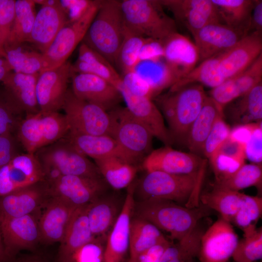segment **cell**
<instances>
[{"label":"cell","mask_w":262,"mask_h":262,"mask_svg":"<svg viewBox=\"0 0 262 262\" xmlns=\"http://www.w3.org/2000/svg\"><path fill=\"white\" fill-rule=\"evenodd\" d=\"M25 116L5 90L0 91V135L16 133Z\"/></svg>","instance_id":"cell-47"},{"label":"cell","mask_w":262,"mask_h":262,"mask_svg":"<svg viewBox=\"0 0 262 262\" xmlns=\"http://www.w3.org/2000/svg\"><path fill=\"white\" fill-rule=\"evenodd\" d=\"M88 205L77 208L74 210L60 242L58 262H73L77 251L95 239L87 217Z\"/></svg>","instance_id":"cell-27"},{"label":"cell","mask_w":262,"mask_h":262,"mask_svg":"<svg viewBox=\"0 0 262 262\" xmlns=\"http://www.w3.org/2000/svg\"><path fill=\"white\" fill-rule=\"evenodd\" d=\"M261 54L262 33H248L230 48L217 55L223 76L227 79L243 71Z\"/></svg>","instance_id":"cell-20"},{"label":"cell","mask_w":262,"mask_h":262,"mask_svg":"<svg viewBox=\"0 0 262 262\" xmlns=\"http://www.w3.org/2000/svg\"><path fill=\"white\" fill-rule=\"evenodd\" d=\"M15 262H46V261L41 257L32 255L20 258Z\"/></svg>","instance_id":"cell-60"},{"label":"cell","mask_w":262,"mask_h":262,"mask_svg":"<svg viewBox=\"0 0 262 262\" xmlns=\"http://www.w3.org/2000/svg\"><path fill=\"white\" fill-rule=\"evenodd\" d=\"M39 74H23L12 71L2 81L5 92L25 115L40 111L36 95Z\"/></svg>","instance_id":"cell-28"},{"label":"cell","mask_w":262,"mask_h":262,"mask_svg":"<svg viewBox=\"0 0 262 262\" xmlns=\"http://www.w3.org/2000/svg\"><path fill=\"white\" fill-rule=\"evenodd\" d=\"M118 90L130 114L142 123L153 137L160 140L165 146H170L174 140L164 124L162 113L151 99L132 94L122 83Z\"/></svg>","instance_id":"cell-19"},{"label":"cell","mask_w":262,"mask_h":262,"mask_svg":"<svg viewBox=\"0 0 262 262\" xmlns=\"http://www.w3.org/2000/svg\"><path fill=\"white\" fill-rule=\"evenodd\" d=\"M134 189L129 186L120 213L108 233L103 262H122L129 248L130 223L133 214Z\"/></svg>","instance_id":"cell-23"},{"label":"cell","mask_w":262,"mask_h":262,"mask_svg":"<svg viewBox=\"0 0 262 262\" xmlns=\"http://www.w3.org/2000/svg\"><path fill=\"white\" fill-rule=\"evenodd\" d=\"M94 161L106 183L116 190L130 186L137 171L135 165L118 157L110 156Z\"/></svg>","instance_id":"cell-35"},{"label":"cell","mask_w":262,"mask_h":262,"mask_svg":"<svg viewBox=\"0 0 262 262\" xmlns=\"http://www.w3.org/2000/svg\"><path fill=\"white\" fill-rule=\"evenodd\" d=\"M224 115V108L207 96L202 108L191 125L185 143L192 153L202 152L207 137L216 120Z\"/></svg>","instance_id":"cell-31"},{"label":"cell","mask_w":262,"mask_h":262,"mask_svg":"<svg viewBox=\"0 0 262 262\" xmlns=\"http://www.w3.org/2000/svg\"><path fill=\"white\" fill-rule=\"evenodd\" d=\"M148 38L140 35L124 26V38L118 51L115 64L123 75L136 70L140 61L141 49Z\"/></svg>","instance_id":"cell-43"},{"label":"cell","mask_w":262,"mask_h":262,"mask_svg":"<svg viewBox=\"0 0 262 262\" xmlns=\"http://www.w3.org/2000/svg\"></svg>","instance_id":"cell-64"},{"label":"cell","mask_w":262,"mask_h":262,"mask_svg":"<svg viewBox=\"0 0 262 262\" xmlns=\"http://www.w3.org/2000/svg\"><path fill=\"white\" fill-rule=\"evenodd\" d=\"M69 131L64 115L39 112L25 115L16 135L25 152L34 154L41 148L64 137Z\"/></svg>","instance_id":"cell-7"},{"label":"cell","mask_w":262,"mask_h":262,"mask_svg":"<svg viewBox=\"0 0 262 262\" xmlns=\"http://www.w3.org/2000/svg\"><path fill=\"white\" fill-rule=\"evenodd\" d=\"M206 95L202 85L192 84L159 98V102L175 140L185 142L189 130L201 110Z\"/></svg>","instance_id":"cell-4"},{"label":"cell","mask_w":262,"mask_h":262,"mask_svg":"<svg viewBox=\"0 0 262 262\" xmlns=\"http://www.w3.org/2000/svg\"><path fill=\"white\" fill-rule=\"evenodd\" d=\"M13 133L0 135V168L8 163L15 156L22 153L18 151L21 146L16 135Z\"/></svg>","instance_id":"cell-55"},{"label":"cell","mask_w":262,"mask_h":262,"mask_svg":"<svg viewBox=\"0 0 262 262\" xmlns=\"http://www.w3.org/2000/svg\"><path fill=\"white\" fill-rule=\"evenodd\" d=\"M262 214V198L244 194L240 207L231 223L242 229L244 234L255 230Z\"/></svg>","instance_id":"cell-44"},{"label":"cell","mask_w":262,"mask_h":262,"mask_svg":"<svg viewBox=\"0 0 262 262\" xmlns=\"http://www.w3.org/2000/svg\"><path fill=\"white\" fill-rule=\"evenodd\" d=\"M49 196L77 208L88 205L104 195L108 184L102 177L60 175L45 180Z\"/></svg>","instance_id":"cell-10"},{"label":"cell","mask_w":262,"mask_h":262,"mask_svg":"<svg viewBox=\"0 0 262 262\" xmlns=\"http://www.w3.org/2000/svg\"><path fill=\"white\" fill-rule=\"evenodd\" d=\"M65 137L79 151L94 160L115 156L131 164L115 140L110 135H89L68 131Z\"/></svg>","instance_id":"cell-30"},{"label":"cell","mask_w":262,"mask_h":262,"mask_svg":"<svg viewBox=\"0 0 262 262\" xmlns=\"http://www.w3.org/2000/svg\"><path fill=\"white\" fill-rule=\"evenodd\" d=\"M159 2L173 13L175 19L193 36L209 24L221 23L212 0H162Z\"/></svg>","instance_id":"cell-17"},{"label":"cell","mask_w":262,"mask_h":262,"mask_svg":"<svg viewBox=\"0 0 262 262\" xmlns=\"http://www.w3.org/2000/svg\"><path fill=\"white\" fill-rule=\"evenodd\" d=\"M22 45L4 48L5 59L12 71L32 74L46 70L47 65L43 53L25 48Z\"/></svg>","instance_id":"cell-40"},{"label":"cell","mask_w":262,"mask_h":262,"mask_svg":"<svg viewBox=\"0 0 262 262\" xmlns=\"http://www.w3.org/2000/svg\"><path fill=\"white\" fill-rule=\"evenodd\" d=\"M244 194L213 184L211 190L199 196V200L200 203L217 212L222 218L231 224Z\"/></svg>","instance_id":"cell-36"},{"label":"cell","mask_w":262,"mask_h":262,"mask_svg":"<svg viewBox=\"0 0 262 262\" xmlns=\"http://www.w3.org/2000/svg\"><path fill=\"white\" fill-rule=\"evenodd\" d=\"M124 26L147 38L163 42L177 32L175 20L164 12L159 0L120 1Z\"/></svg>","instance_id":"cell-5"},{"label":"cell","mask_w":262,"mask_h":262,"mask_svg":"<svg viewBox=\"0 0 262 262\" xmlns=\"http://www.w3.org/2000/svg\"><path fill=\"white\" fill-rule=\"evenodd\" d=\"M71 64L62 65L40 72L36 85V95L41 112H58L64 102L71 77Z\"/></svg>","instance_id":"cell-14"},{"label":"cell","mask_w":262,"mask_h":262,"mask_svg":"<svg viewBox=\"0 0 262 262\" xmlns=\"http://www.w3.org/2000/svg\"><path fill=\"white\" fill-rule=\"evenodd\" d=\"M74 95L81 99L94 103L107 111L122 99L120 91L106 80L83 73H71Z\"/></svg>","instance_id":"cell-21"},{"label":"cell","mask_w":262,"mask_h":262,"mask_svg":"<svg viewBox=\"0 0 262 262\" xmlns=\"http://www.w3.org/2000/svg\"><path fill=\"white\" fill-rule=\"evenodd\" d=\"M204 230L198 225L189 234L176 244L171 243L159 262H194L198 256Z\"/></svg>","instance_id":"cell-42"},{"label":"cell","mask_w":262,"mask_h":262,"mask_svg":"<svg viewBox=\"0 0 262 262\" xmlns=\"http://www.w3.org/2000/svg\"><path fill=\"white\" fill-rule=\"evenodd\" d=\"M262 164L251 163L244 164L232 176L226 180L213 184L231 191L240 190L251 186L262 189Z\"/></svg>","instance_id":"cell-45"},{"label":"cell","mask_w":262,"mask_h":262,"mask_svg":"<svg viewBox=\"0 0 262 262\" xmlns=\"http://www.w3.org/2000/svg\"><path fill=\"white\" fill-rule=\"evenodd\" d=\"M83 73L100 77L117 89L122 83V77L113 65L101 54L82 42L76 62L71 65V73Z\"/></svg>","instance_id":"cell-32"},{"label":"cell","mask_w":262,"mask_h":262,"mask_svg":"<svg viewBox=\"0 0 262 262\" xmlns=\"http://www.w3.org/2000/svg\"><path fill=\"white\" fill-rule=\"evenodd\" d=\"M120 212L115 199L104 195L88 205L87 217L95 239L102 241L112 228Z\"/></svg>","instance_id":"cell-33"},{"label":"cell","mask_w":262,"mask_h":262,"mask_svg":"<svg viewBox=\"0 0 262 262\" xmlns=\"http://www.w3.org/2000/svg\"><path fill=\"white\" fill-rule=\"evenodd\" d=\"M223 118L222 115L216 120L204 142L202 152L209 160L229 136L231 129Z\"/></svg>","instance_id":"cell-49"},{"label":"cell","mask_w":262,"mask_h":262,"mask_svg":"<svg viewBox=\"0 0 262 262\" xmlns=\"http://www.w3.org/2000/svg\"><path fill=\"white\" fill-rule=\"evenodd\" d=\"M38 220L40 241L50 244L60 243L75 210L63 200L49 196Z\"/></svg>","instance_id":"cell-26"},{"label":"cell","mask_w":262,"mask_h":262,"mask_svg":"<svg viewBox=\"0 0 262 262\" xmlns=\"http://www.w3.org/2000/svg\"><path fill=\"white\" fill-rule=\"evenodd\" d=\"M238 240L231 224L220 217L201 236L197 256L200 262H228Z\"/></svg>","instance_id":"cell-13"},{"label":"cell","mask_w":262,"mask_h":262,"mask_svg":"<svg viewBox=\"0 0 262 262\" xmlns=\"http://www.w3.org/2000/svg\"><path fill=\"white\" fill-rule=\"evenodd\" d=\"M206 161L197 154L165 146L151 151L143 160L146 172L161 171L176 175L198 174L205 169Z\"/></svg>","instance_id":"cell-12"},{"label":"cell","mask_w":262,"mask_h":262,"mask_svg":"<svg viewBox=\"0 0 262 262\" xmlns=\"http://www.w3.org/2000/svg\"><path fill=\"white\" fill-rule=\"evenodd\" d=\"M100 3L101 0H95L81 18L73 22H67L62 28L43 54L47 65L46 70L57 67L67 61L78 45L82 41Z\"/></svg>","instance_id":"cell-11"},{"label":"cell","mask_w":262,"mask_h":262,"mask_svg":"<svg viewBox=\"0 0 262 262\" xmlns=\"http://www.w3.org/2000/svg\"><path fill=\"white\" fill-rule=\"evenodd\" d=\"M239 92L244 96L262 82V54L247 68L230 77Z\"/></svg>","instance_id":"cell-48"},{"label":"cell","mask_w":262,"mask_h":262,"mask_svg":"<svg viewBox=\"0 0 262 262\" xmlns=\"http://www.w3.org/2000/svg\"><path fill=\"white\" fill-rule=\"evenodd\" d=\"M7 259L4 252V247L0 234V262H5Z\"/></svg>","instance_id":"cell-61"},{"label":"cell","mask_w":262,"mask_h":262,"mask_svg":"<svg viewBox=\"0 0 262 262\" xmlns=\"http://www.w3.org/2000/svg\"><path fill=\"white\" fill-rule=\"evenodd\" d=\"M33 0H15L14 20L4 48L22 45L30 36L36 16Z\"/></svg>","instance_id":"cell-39"},{"label":"cell","mask_w":262,"mask_h":262,"mask_svg":"<svg viewBox=\"0 0 262 262\" xmlns=\"http://www.w3.org/2000/svg\"><path fill=\"white\" fill-rule=\"evenodd\" d=\"M15 14V0H0V50L5 59L4 45L12 28Z\"/></svg>","instance_id":"cell-50"},{"label":"cell","mask_w":262,"mask_h":262,"mask_svg":"<svg viewBox=\"0 0 262 262\" xmlns=\"http://www.w3.org/2000/svg\"><path fill=\"white\" fill-rule=\"evenodd\" d=\"M0 234L8 260L20 250L33 248L40 241L38 221L32 214L0 218Z\"/></svg>","instance_id":"cell-15"},{"label":"cell","mask_w":262,"mask_h":262,"mask_svg":"<svg viewBox=\"0 0 262 262\" xmlns=\"http://www.w3.org/2000/svg\"><path fill=\"white\" fill-rule=\"evenodd\" d=\"M235 262H255L262 258V229L244 234L232 256Z\"/></svg>","instance_id":"cell-46"},{"label":"cell","mask_w":262,"mask_h":262,"mask_svg":"<svg viewBox=\"0 0 262 262\" xmlns=\"http://www.w3.org/2000/svg\"><path fill=\"white\" fill-rule=\"evenodd\" d=\"M113 121V137L127 156L135 165L151 151L153 136L134 118L126 107L117 108L110 113Z\"/></svg>","instance_id":"cell-8"},{"label":"cell","mask_w":262,"mask_h":262,"mask_svg":"<svg viewBox=\"0 0 262 262\" xmlns=\"http://www.w3.org/2000/svg\"><path fill=\"white\" fill-rule=\"evenodd\" d=\"M95 0H61L60 5L65 13L67 22H73L81 18L94 4Z\"/></svg>","instance_id":"cell-54"},{"label":"cell","mask_w":262,"mask_h":262,"mask_svg":"<svg viewBox=\"0 0 262 262\" xmlns=\"http://www.w3.org/2000/svg\"><path fill=\"white\" fill-rule=\"evenodd\" d=\"M262 121L257 123L245 145L246 158L253 163L262 164Z\"/></svg>","instance_id":"cell-53"},{"label":"cell","mask_w":262,"mask_h":262,"mask_svg":"<svg viewBox=\"0 0 262 262\" xmlns=\"http://www.w3.org/2000/svg\"><path fill=\"white\" fill-rule=\"evenodd\" d=\"M104 249L101 241L95 239L77 251L73 262H103Z\"/></svg>","instance_id":"cell-52"},{"label":"cell","mask_w":262,"mask_h":262,"mask_svg":"<svg viewBox=\"0 0 262 262\" xmlns=\"http://www.w3.org/2000/svg\"><path fill=\"white\" fill-rule=\"evenodd\" d=\"M44 180L34 154L22 153L0 168V196Z\"/></svg>","instance_id":"cell-16"},{"label":"cell","mask_w":262,"mask_h":262,"mask_svg":"<svg viewBox=\"0 0 262 262\" xmlns=\"http://www.w3.org/2000/svg\"><path fill=\"white\" fill-rule=\"evenodd\" d=\"M122 84L131 93L152 98L155 93L150 83L137 70L123 75Z\"/></svg>","instance_id":"cell-51"},{"label":"cell","mask_w":262,"mask_h":262,"mask_svg":"<svg viewBox=\"0 0 262 262\" xmlns=\"http://www.w3.org/2000/svg\"><path fill=\"white\" fill-rule=\"evenodd\" d=\"M245 146L229 136L209 160L215 181L221 183L232 176L245 164Z\"/></svg>","instance_id":"cell-29"},{"label":"cell","mask_w":262,"mask_h":262,"mask_svg":"<svg viewBox=\"0 0 262 262\" xmlns=\"http://www.w3.org/2000/svg\"><path fill=\"white\" fill-rule=\"evenodd\" d=\"M262 33V0H254L250 26V32Z\"/></svg>","instance_id":"cell-58"},{"label":"cell","mask_w":262,"mask_h":262,"mask_svg":"<svg viewBox=\"0 0 262 262\" xmlns=\"http://www.w3.org/2000/svg\"><path fill=\"white\" fill-rule=\"evenodd\" d=\"M204 171L191 175L146 172L139 182L137 190L143 200L165 199L189 208L197 207L200 204L199 193Z\"/></svg>","instance_id":"cell-2"},{"label":"cell","mask_w":262,"mask_h":262,"mask_svg":"<svg viewBox=\"0 0 262 262\" xmlns=\"http://www.w3.org/2000/svg\"><path fill=\"white\" fill-rule=\"evenodd\" d=\"M67 22L59 0H45L36 13L32 32L27 42L44 53L58 32Z\"/></svg>","instance_id":"cell-22"},{"label":"cell","mask_w":262,"mask_h":262,"mask_svg":"<svg viewBox=\"0 0 262 262\" xmlns=\"http://www.w3.org/2000/svg\"><path fill=\"white\" fill-rule=\"evenodd\" d=\"M12 69L7 60L0 57V82H2Z\"/></svg>","instance_id":"cell-59"},{"label":"cell","mask_w":262,"mask_h":262,"mask_svg":"<svg viewBox=\"0 0 262 262\" xmlns=\"http://www.w3.org/2000/svg\"><path fill=\"white\" fill-rule=\"evenodd\" d=\"M170 244L171 242L165 238L140 254L134 261L135 262H159Z\"/></svg>","instance_id":"cell-57"},{"label":"cell","mask_w":262,"mask_h":262,"mask_svg":"<svg viewBox=\"0 0 262 262\" xmlns=\"http://www.w3.org/2000/svg\"><path fill=\"white\" fill-rule=\"evenodd\" d=\"M163 43L164 66L174 84L196 66L199 62L198 50L194 42L178 32Z\"/></svg>","instance_id":"cell-18"},{"label":"cell","mask_w":262,"mask_h":262,"mask_svg":"<svg viewBox=\"0 0 262 262\" xmlns=\"http://www.w3.org/2000/svg\"><path fill=\"white\" fill-rule=\"evenodd\" d=\"M247 34L222 23L209 24L193 36L200 63L230 48Z\"/></svg>","instance_id":"cell-25"},{"label":"cell","mask_w":262,"mask_h":262,"mask_svg":"<svg viewBox=\"0 0 262 262\" xmlns=\"http://www.w3.org/2000/svg\"><path fill=\"white\" fill-rule=\"evenodd\" d=\"M226 79L223 76L217 55L202 61L190 72L174 84L170 92L192 84H199L213 88Z\"/></svg>","instance_id":"cell-38"},{"label":"cell","mask_w":262,"mask_h":262,"mask_svg":"<svg viewBox=\"0 0 262 262\" xmlns=\"http://www.w3.org/2000/svg\"><path fill=\"white\" fill-rule=\"evenodd\" d=\"M127 262H135L134 260L130 259Z\"/></svg>","instance_id":"cell-62"},{"label":"cell","mask_w":262,"mask_h":262,"mask_svg":"<svg viewBox=\"0 0 262 262\" xmlns=\"http://www.w3.org/2000/svg\"><path fill=\"white\" fill-rule=\"evenodd\" d=\"M124 30L120 1L101 0L82 42L113 65L124 38Z\"/></svg>","instance_id":"cell-3"},{"label":"cell","mask_w":262,"mask_h":262,"mask_svg":"<svg viewBox=\"0 0 262 262\" xmlns=\"http://www.w3.org/2000/svg\"><path fill=\"white\" fill-rule=\"evenodd\" d=\"M162 58H164L163 42L148 38L140 52V63L147 62L156 63Z\"/></svg>","instance_id":"cell-56"},{"label":"cell","mask_w":262,"mask_h":262,"mask_svg":"<svg viewBox=\"0 0 262 262\" xmlns=\"http://www.w3.org/2000/svg\"><path fill=\"white\" fill-rule=\"evenodd\" d=\"M34 155L48 180L60 175L102 177L95 164L65 137L37 150Z\"/></svg>","instance_id":"cell-6"},{"label":"cell","mask_w":262,"mask_h":262,"mask_svg":"<svg viewBox=\"0 0 262 262\" xmlns=\"http://www.w3.org/2000/svg\"><path fill=\"white\" fill-rule=\"evenodd\" d=\"M166 238L157 227L141 218H132L130 227V259L134 260L141 253Z\"/></svg>","instance_id":"cell-37"},{"label":"cell","mask_w":262,"mask_h":262,"mask_svg":"<svg viewBox=\"0 0 262 262\" xmlns=\"http://www.w3.org/2000/svg\"><path fill=\"white\" fill-rule=\"evenodd\" d=\"M221 23L248 34L254 0H212Z\"/></svg>","instance_id":"cell-34"},{"label":"cell","mask_w":262,"mask_h":262,"mask_svg":"<svg viewBox=\"0 0 262 262\" xmlns=\"http://www.w3.org/2000/svg\"><path fill=\"white\" fill-rule=\"evenodd\" d=\"M49 196L45 180L0 196V218L31 214Z\"/></svg>","instance_id":"cell-24"},{"label":"cell","mask_w":262,"mask_h":262,"mask_svg":"<svg viewBox=\"0 0 262 262\" xmlns=\"http://www.w3.org/2000/svg\"><path fill=\"white\" fill-rule=\"evenodd\" d=\"M62 109L69 131L112 136L113 121L110 113L98 105L79 98L71 89L67 91Z\"/></svg>","instance_id":"cell-9"},{"label":"cell","mask_w":262,"mask_h":262,"mask_svg":"<svg viewBox=\"0 0 262 262\" xmlns=\"http://www.w3.org/2000/svg\"><path fill=\"white\" fill-rule=\"evenodd\" d=\"M211 211L200 203L197 207L189 208L171 200L149 199L135 203L133 213L178 241L191 232Z\"/></svg>","instance_id":"cell-1"},{"label":"cell","mask_w":262,"mask_h":262,"mask_svg":"<svg viewBox=\"0 0 262 262\" xmlns=\"http://www.w3.org/2000/svg\"><path fill=\"white\" fill-rule=\"evenodd\" d=\"M236 99L231 111L235 121L239 124L262 121V82Z\"/></svg>","instance_id":"cell-41"},{"label":"cell","mask_w":262,"mask_h":262,"mask_svg":"<svg viewBox=\"0 0 262 262\" xmlns=\"http://www.w3.org/2000/svg\"></svg>","instance_id":"cell-63"}]
</instances>
